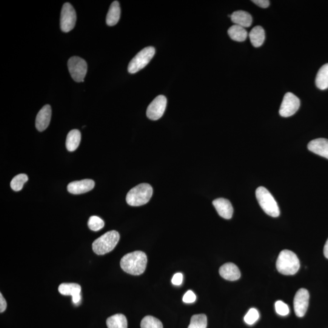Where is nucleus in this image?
Returning a JSON list of instances; mask_svg holds the SVG:
<instances>
[{
  "label": "nucleus",
  "instance_id": "f257e3e1",
  "mask_svg": "<svg viewBox=\"0 0 328 328\" xmlns=\"http://www.w3.org/2000/svg\"><path fill=\"white\" fill-rule=\"evenodd\" d=\"M147 264V256L141 251L128 253L122 258L121 266L125 272L133 275H139L144 272Z\"/></svg>",
  "mask_w": 328,
  "mask_h": 328
},
{
  "label": "nucleus",
  "instance_id": "f03ea898",
  "mask_svg": "<svg viewBox=\"0 0 328 328\" xmlns=\"http://www.w3.org/2000/svg\"><path fill=\"white\" fill-rule=\"evenodd\" d=\"M276 266L281 274L292 275L298 272L300 264L294 253L289 250H284L279 253Z\"/></svg>",
  "mask_w": 328,
  "mask_h": 328
},
{
  "label": "nucleus",
  "instance_id": "7ed1b4c3",
  "mask_svg": "<svg viewBox=\"0 0 328 328\" xmlns=\"http://www.w3.org/2000/svg\"><path fill=\"white\" fill-rule=\"evenodd\" d=\"M153 192V188L150 184L143 183L137 185L127 193V204L134 207L146 204L152 198Z\"/></svg>",
  "mask_w": 328,
  "mask_h": 328
},
{
  "label": "nucleus",
  "instance_id": "20e7f679",
  "mask_svg": "<svg viewBox=\"0 0 328 328\" xmlns=\"http://www.w3.org/2000/svg\"><path fill=\"white\" fill-rule=\"evenodd\" d=\"M256 197L259 205L264 212L272 217H278L280 214L277 202L269 192L264 187H259L256 190Z\"/></svg>",
  "mask_w": 328,
  "mask_h": 328
},
{
  "label": "nucleus",
  "instance_id": "39448f33",
  "mask_svg": "<svg viewBox=\"0 0 328 328\" xmlns=\"http://www.w3.org/2000/svg\"><path fill=\"white\" fill-rule=\"evenodd\" d=\"M119 239V233L117 231H109L94 241L93 251L99 255L106 254L115 249Z\"/></svg>",
  "mask_w": 328,
  "mask_h": 328
},
{
  "label": "nucleus",
  "instance_id": "423d86ee",
  "mask_svg": "<svg viewBox=\"0 0 328 328\" xmlns=\"http://www.w3.org/2000/svg\"><path fill=\"white\" fill-rule=\"evenodd\" d=\"M155 49L152 47L145 48L136 54L128 65V71L131 74L138 73L149 64L155 56Z\"/></svg>",
  "mask_w": 328,
  "mask_h": 328
},
{
  "label": "nucleus",
  "instance_id": "0eeeda50",
  "mask_svg": "<svg viewBox=\"0 0 328 328\" xmlns=\"http://www.w3.org/2000/svg\"><path fill=\"white\" fill-rule=\"evenodd\" d=\"M68 70L74 81L84 82L87 75L88 66L85 60L74 56L69 59L68 62Z\"/></svg>",
  "mask_w": 328,
  "mask_h": 328
},
{
  "label": "nucleus",
  "instance_id": "6e6552de",
  "mask_svg": "<svg viewBox=\"0 0 328 328\" xmlns=\"http://www.w3.org/2000/svg\"><path fill=\"white\" fill-rule=\"evenodd\" d=\"M300 107V101L292 93H287L284 95L279 113L283 118L292 116L298 111Z\"/></svg>",
  "mask_w": 328,
  "mask_h": 328
},
{
  "label": "nucleus",
  "instance_id": "1a4fd4ad",
  "mask_svg": "<svg viewBox=\"0 0 328 328\" xmlns=\"http://www.w3.org/2000/svg\"><path fill=\"white\" fill-rule=\"evenodd\" d=\"M77 16L73 6L66 3L63 6L61 17V28L63 32L68 33L75 27Z\"/></svg>",
  "mask_w": 328,
  "mask_h": 328
},
{
  "label": "nucleus",
  "instance_id": "9d476101",
  "mask_svg": "<svg viewBox=\"0 0 328 328\" xmlns=\"http://www.w3.org/2000/svg\"><path fill=\"white\" fill-rule=\"evenodd\" d=\"M167 100L164 96L156 97L148 107L147 116L152 121H157L162 118L166 109Z\"/></svg>",
  "mask_w": 328,
  "mask_h": 328
},
{
  "label": "nucleus",
  "instance_id": "9b49d317",
  "mask_svg": "<svg viewBox=\"0 0 328 328\" xmlns=\"http://www.w3.org/2000/svg\"><path fill=\"white\" fill-rule=\"evenodd\" d=\"M309 293L306 289H299L293 299L295 313L298 317H302L306 313L309 305Z\"/></svg>",
  "mask_w": 328,
  "mask_h": 328
},
{
  "label": "nucleus",
  "instance_id": "f8f14e48",
  "mask_svg": "<svg viewBox=\"0 0 328 328\" xmlns=\"http://www.w3.org/2000/svg\"><path fill=\"white\" fill-rule=\"evenodd\" d=\"M95 186V182L92 179L74 181L68 185V192L74 195H80L90 192Z\"/></svg>",
  "mask_w": 328,
  "mask_h": 328
},
{
  "label": "nucleus",
  "instance_id": "ddd939ff",
  "mask_svg": "<svg viewBox=\"0 0 328 328\" xmlns=\"http://www.w3.org/2000/svg\"><path fill=\"white\" fill-rule=\"evenodd\" d=\"M52 110L50 105H46L40 110L36 120V127L39 131H44L49 126Z\"/></svg>",
  "mask_w": 328,
  "mask_h": 328
},
{
  "label": "nucleus",
  "instance_id": "4468645a",
  "mask_svg": "<svg viewBox=\"0 0 328 328\" xmlns=\"http://www.w3.org/2000/svg\"><path fill=\"white\" fill-rule=\"evenodd\" d=\"M59 291L64 295H71L74 303H78L81 299V286L77 283H62L59 287Z\"/></svg>",
  "mask_w": 328,
  "mask_h": 328
},
{
  "label": "nucleus",
  "instance_id": "2eb2a0df",
  "mask_svg": "<svg viewBox=\"0 0 328 328\" xmlns=\"http://www.w3.org/2000/svg\"><path fill=\"white\" fill-rule=\"evenodd\" d=\"M307 148L310 152L328 159V139H313L308 144Z\"/></svg>",
  "mask_w": 328,
  "mask_h": 328
},
{
  "label": "nucleus",
  "instance_id": "dca6fc26",
  "mask_svg": "<svg viewBox=\"0 0 328 328\" xmlns=\"http://www.w3.org/2000/svg\"><path fill=\"white\" fill-rule=\"evenodd\" d=\"M213 205L217 211L219 215L224 219L232 218L233 209L232 204L228 199L218 198L213 201Z\"/></svg>",
  "mask_w": 328,
  "mask_h": 328
},
{
  "label": "nucleus",
  "instance_id": "f3484780",
  "mask_svg": "<svg viewBox=\"0 0 328 328\" xmlns=\"http://www.w3.org/2000/svg\"><path fill=\"white\" fill-rule=\"evenodd\" d=\"M219 274L222 278L229 281L237 280L241 276L239 268L232 262L222 265L219 269Z\"/></svg>",
  "mask_w": 328,
  "mask_h": 328
},
{
  "label": "nucleus",
  "instance_id": "a211bd4d",
  "mask_svg": "<svg viewBox=\"0 0 328 328\" xmlns=\"http://www.w3.org/2000/svg\"><path fill=\"white\" fill-rule=\"evenodd\" d=\"M230 18L233 24L242 28H249L252 24V17L246 11H235L231 15Z\"/></svg>",
  "mask_w": 328,
  "mask_h": 328
},
{
  "label": "nucleus",
  "instance_id": "6ab92c4d",
  "mask_svg": "<svg viewBox=\"0 0 328 328\" xmlns=\"http://www.w3.org/2000/svg\"><path fill=\"white\" fill-rule=\"evenodd\" d=\"M121 17V8L119 2L115 1L111 5L108 11L106 22L110 27H113L118 24Z\"/></svg>",
  "mask_w": 328,
  "mask_h": 328
},
{
  "label": "nucleus",
  "instance_id": "aec40b11",
  "mask_svg": "<svg viewBox=\"0 0 328 328\" xmlns=\"http://www.w3.org/2000/svg\"><path fill=\"white\" fill-rule=\"evenodd\" d=\"M81 141V133L78 130L70 131L66 141V147L69 152H74L79 146Z\"/></svg>",
  "mask_w": 328,
  "mask_h": 328
},
{
  "label": "nucleus",
  "instance_id": "412c9836",
  "mask_svg": "<svg viewBox=\"0 0 328 328\" xmlns=\"http://www.w3.org/2000/svg\"><path fill=\"white\" fill-rule=\"evenodd\" d=\"M251 44L255 48H258L263 44L265 40V32L260 26L255 27L249 33Z\"/></svg>",
  "mask_w": 328,
  "mask_h": 328
},
{
  "label": "nucleus",
  "instance_id": "4be33fe9",
  "mask_svg": "<svg viewBox=\"0 0 328 328\" xmlns=\"http://www.w3.org/2000/svg\"><path fill=\"white\" fill-rule=\"evenodd\" d=\"M316 87L321 90L328 88V64H325L318 71L315 78Z\"/></svg>",
  "mask_w": 328,
  "mask_h": 328
},
{
  "label": "nucleus",
  "instance_id": "5701e85b",
  "mask_svg": "<svg viewBox=\"0 0 328 328\" xmlns=\"http://www.w3.org/2000/svg\"><path fill=\"white\" fill-rule=\"evenodd\" d=\"M228 34L233 41L239 42L246 41L248 36L247 31L244 28L236 25H234L229 28Z\"/></svg>",
  "mask_w": 328,
  "mask_h": 328
},
{
  "label": "nucleus",
  "instance_id": "b1692460",
  "mask_svg": "<svg viewBox=\"0 0 328 328\" xmlns=\"http://www.w3.org/2000/svg\"><path fill=\"white\" fill-rule=\"evenodd\" d=\"M107 325L108 328H127V318L121 313L114 315L107 319Z\"/></svg>",
  "mask_w": 328,
  "mask_h": 328
},
{
  "label": "nucleus",
  "instance_id": "393cba45",
  "mask_svg": "<svg viewBox=\"0 0 328 328\" xmlns=\"http://www.w3.org/2000/svg\"><path fill=\"white\" fill-rule=\"evenodd\" d=\"M207 318L205 314L194 315L191 318L190 323L188 328H206Z\"/></svg>",
  "mask_w": 328,
  "mask_h": 328
},
{
  "label": "nucleus",
  "instance_id": "a878e982",
  "mask_svg": "<svg viewBox=\"0 0 328 328\" xmlns=\"http://www.w3.org/2000/svg\"><path fill=\"white\" fill-rule=\"evenodd\" d=\"M28 181V177L25 174H19L14 177L11 182V187L15 192L21 191L24 184Z\"/></svg>",
  "mask_w": 328,
  "mask_h": 328
},
{
  "label": "nucleus",
  "instance_id": "bb28decb",
  "mask_svg": "<svg viewBox=\"0 0 328 328\" xmlns=\"http://www.w3.org/2000/svg\"><path fill=\"white\" fill-rule=\"evenodd\" d=\"M141 328H163L162 322L153 316L148 315L142 319Z\"/></svg>",
  "mask_w": 328,
  "mask_h": 328
},
{
  "label": "nucleus",
  "instance_id": "cd10ccee",
  "mask_svg": "<svg viewBox=\"0 0 328 328\" xmlns=\"http://www.w3.org/2000/svg\"><path fill=\"white\" fill-rule=\"evenodd\" d=\"M88 227L91 230L99 231L101 230L105 226V222L103 219L99 218V216H92L89 219L88 222Z\"/></svg>",
  "mask_w": 328,
  "mask_h": 328
},
{
  "label": "nucleus",
  "instance_id": "c85d7f7f",
  "mask_svg": "<svg viewBox=\"0 0 328 328\" xmlns=\"http://www.w3.org/2000/svg\"><path fill=\"white\" fill-rule=\"evenodd\" d=\"M259 316L258 310L255 308H252L245 315L244 320L247 324L252 325L258 320Z\"/></svg>",
  "mask_w": 328,
  "mask_h": 328
},
{
  "label": "nucleus",
  "instance_id": "c756f323",
  "mask_svg": "<svg viewBox=\"0 0 328 328\" xmlns=\"http://www.w3.org/2000/svg\"><path fill=\"white\" fill-rule=\"evenodd\" d=\"M276 313L281 316H286L289 314V308L283 301L279 300L276 302L275 304Z\"/></svg>",
  "mask_w": 328,
  "mask_h": 328
},
{
  "label": "nucleus",
  "instance_id": "7c9ffc66",
  "mask_svg": "<svg viewBox=\"0 0 328 328\" xmlns=\"http://www.w3.org/2000/svg\"><path fill=\"white\" fill-rule=\"evenodd\" d=\"M196 299V295L192 290H188V291L185 293V295L182 298V300L184 303H192L193 302H195Z\"/></svg>",
  "mask_w": 328,
  "mask_h": 328
},
{
  "label": "nucleus",
  "instance_id": "2f4dec72",
  "mask_svg": "<svg viewBox=\"0 0 328 328\" xmlns=\"http://www.w3.org/2000/svg\"><path fill=\"white\" fill-rule=\"evenodd\" d=\"M183 281V275L181 273H176L174 275L172 279V283L175 286H180Z\"/></svg>",
  "mask_w": 328,
  "mask_h": 328
},
{
  "label": "nucleus",
  "instance_id": "473e14b6",
  "mask_svg": "<svg viewBox=\"0 0 328 328\" xmlns=\"http://www.w3.org/2000/svg\"><path fill=\"white\" fill-rule=\"evenodd\" d=\"M252 2L262 8H267L270 5V2L268 0H253Z\"/></svg>",
  "mask_w": 328,
  "mask_h": 328
},
{
  "label": "nucleus",
  "instance_id": "72a5a7b5",
  "mask_svg": "<svg viewBox=\"0 0 328 328\" xmlns=\"http://www.w3.org/2000/svg\"><path fill=\"white\" fill-rule=\"evenodd\" d=\"M7 307V303L4 296L0 293V312H4Z\"/></svg>",
  "mask_w": 328,
  "mask_h": 328
},
{
  "label": "nucleus",
  "instance_id": "f704fd0d",
  "mask_svg": "<svg viewBox=\"0 0 328 328\" xmlns=\"http://www.w3.org/2000/svg\"><path fill=\"white\" fill-rule=\"evenodd\" d=\"M323 252L325 257L328 259V239L325 243Z\"/></svg>",
  "mask_w": 328,
  "mask_h": 328
}]
</instances>
